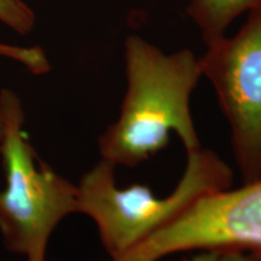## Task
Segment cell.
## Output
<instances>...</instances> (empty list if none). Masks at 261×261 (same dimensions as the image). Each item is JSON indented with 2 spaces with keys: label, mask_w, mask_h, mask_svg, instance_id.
Here are the masks:
<instances>
[{
  "label": "cell",
  "mask_w": 261,
  "mask_h": 261,
  "mask_svg": "<svg viewBox=\"0 0 261 261\" xmlns=\"http://www.w3.org/2000/svg\"><path fill=\"white\" fill-rule=\"evenodd\" d=\"M127 89L117 120L98 138L102 159L136 167L165 149L171 132L187 152L201 148L190 98L203 74L190 50L165 52L139 35L125 40Z\"/></svg>",
  "instance_id": "cell-1"
},
{
  "label": "cell",
  "mask_w": 261,
  "mask_h": 261,
  "mask_svg": "<svg viewBox=\"0 0 261 261\" xmlns=\"http://www.w3.org/2000/svg\"><path fill=\"white\" fill-rule=\"evenodd\" d=\"M115 167L102 159L81 177L77 187V213L92 218L102 244L113 261H119L151 234L184 213L210 192L231 188L233 173L215 152L200 148L188 152L180 180L167 197H158L145 185L121 189Z\"/></svg>",
  "instance_id": "cell-2"
},
{
  "label": "cell",
  "mask_w": 261,
  "mask_h": 261,
  "mask_svg": "<svg viewBox=\"0 0 261 261\" xmlns=\"http://www.w3.org/2000/svg\"><path fill=\"white\" fill-rule=\"evenodd\" d=\"M5 189L0 190V232L6 249L27 261H45L52 232L77 213V187L35 154L23 130L24 110L11 90L0 92Z\"/></svg>",
  "instance_id": "cell-3"
},
{
  "label": "cell",
  "mask_w": 261,
  "mask_h": 261,
  "mask_svg": "<svg viewBox=\"0 0 261 261\" xmlns=\"http://www.w3.org/2000/svg\"><path fill=\"white\" fill-rule=\"evenodd\" d=\"M247 14L236 34L207 46L200 57L202 74L230 123L244 184L261 178V5Z\"/></svg>",
  "instance_id": "cell-4"
},
{
  "label": "cell",
  "mask_w": 261,
  "mask_h": 261,
  "mask_svg": "<svg viewBox=\"0 0 261 261\" xmlns=\"http://www.w3.org/2000/svg\"><path fill=\"white\" fill-rule=\"evenodd\" d=\"M226 249L261 253V178L234 190L203 195L119 261H159L179 252Z\"/></svg>",
  "instance_id": "cell-5"
},
{
  "label": "cell",
  "mask_w": 261,
  "mask_h": 261,
  "mask_svg": "<svg viewBox=\"0 0 261 261\" xmlns=\"http://www.w3.org/2000/svg\"><path fill=\"white\" fill-rule=\"evenodd\" d=\"M260 5L261 0H189L187 12L210 46L226 35L233 19Z\"/></svg>",
  "instance_id": "cell-6"
},
{
  "label": "cell",
  "mask_w": 261,
  "mask_h": 261,
  "mask_svg": "<svg viewBox=\"0 0 261 261\" xmlns=\"http://www.w3.org/2000/svg\"><path fill=\"white\" fill-rule=\"evenodd\" d=\"M35 14L23 0H0V23L25 35L35 25Z\"/></svg>",
  "instance_id": "cell-7"
},
{
  "label": "cell",
  "mask_w": 261,
  "mask_h": 261,
  "mask_svg": "<svg viewBox=\"0 0 261 261\" xmlns=\"http://www.w3.org/2000/svg\"><path fill=\"white\" fill-rule=\"evenodd\" d=\"M0 56L17 62L33 74H45L51 69L46 55L39 46L24 47L0 42Z\"/></svg>",
  "instance_id": "cell-8"
},
{
  "label": "cell",
  "mask_w": 261,
  "mask_h": 261,
  "mask_svg": "<svg viewBox=\"0 0 261 261\" xmlns=\"http://www.w3.org/2000/svg\"><path fill=\"white\" fill-rule=\"evenodd\" d=\"M214 261H261V253L241 249L219 250Z\"/></svg>",
  "instance_id": "cell-9"
},
{
  "label": "cell",
  "mask_w": 261,
  "mask_h": 261,
  "mask_svg": "<svg viewBox=\"0 0 261 261\" xmlns=\"http://www.w3.org/2000/svg\"><path fill=\"white\" fill-rule=\"evenodd\" d=\"M218 254H219V250H200V253L196 254L190 259H185L182 261H214Z\"/></svg>",
  "instance_id": "cell-10"
},
{
  "label": "cell",
  "mask_w": 261,
  "mask_h": 261,
  "mask_svg": "<svg viewBox=\"0 0 261 261\" xmlns=\"http://www.w3.org/2000/svg\"><path fill=\"white\" fill-rule=\"evenodd\" d=\"M3 130H4V127H3V117H2V112H0V145H2V142H3Z\"/></svg>",
  "instance_id": "cell-11"
}]
</instances>
